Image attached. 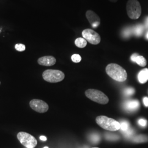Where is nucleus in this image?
<instances>
[{"label":"nucleus","mask_w":148,"mask_h":148,"mask_svg":"<svg viewBox=\"0 0 148 148\" xmlns=\"http://www.w3.org/2000/svg\"><path fill=\"white\" fill-rule=\"evenodd\" d=\"M106 73L112 79L118 82L125 81L127 78L126 71L117 64H108L106 67Z\"/></svg>","instance_id":"obj_1"},{"label":"nucleus","mask_w":148,"mask_h":148,"mask_svg":"<svg viewBox=\"0 0 148 148\" xmlns=\"http://www.w3.org/2000/svg\"><path fill=\"white\" fill-rule=\"evenodd\" d=\"M95 121L100 127L108 131H116L120 129V122L106 116L97 117Z\"/></svg>","instance_id":"obj_2"},{"label":"nucleus","mask_w":148,"mask_h":148,"mask_svg":"<svg viewBox=\"0 0 148 148\" xmlns=\"http://www.w3.org/2000/svg\"><path fill=\"white\" fill-rule=\"evenodd\" d=\"M42 77L43 79L48 82L57 83L63 80L65 75L60 70L48 69L43 73Z\"/></svg>","instance_id":"obj_3"},{"label":"nucleus","mask_w":148,"mask_h":148,"mask_svg":"<svg viewBox=\"0 0 148 148\" xmlns=\"http://www.w3.org/2000/svg\"><path fill=\"white\" fill-rule=\"evenodd\" d=\"M85 95L90 100L101 104L108 103V97L102 92L95 89H89L85 91Z\"/></svg>","instance_id":"obj_4"},{"label":"nucleus","mask_w":148,"mask_h":148,"mask_svg":"<svg viewBox=\"0 0 148 148\" xmlns=\"http://www.w3.org/2000/svg\"><path fill=\"white\" fill-rule=\"evenodd\" d=\"M126 10L128 16L132 19H137L142 13L141 5L137 0H128Z\"/></svg>","instance_id":"obj_5"},{"label":"nucleus","mask_w":148,"mask_h":148,"mask_svg":"<svg viewBox=\"0 0 148 148\" xmlns=\"http://www.w3.org/2000/svg\"><path fill=\"white\" fill-rule=\"evenodd\" d=\"M17 138L21 144L27 148H34L37 145L36 138L28 133L20 132L17 134Z\"/></svg>","instance_id":"obj_6"},{"label":"nucleus","mask_w":148,"mask_h":148,"mask_svg":"<svg viewBox=\"0 0 148 148\" xmlns=\"http://www.w3.org/2000/svg\"><path fill=\"white\" fill-rule=\"evenodd\" d=\"M83 38L92 45H98L101 41L100 35L98 33L90 29H86L82 33Z\"/></svg>","instance_id":"obj_7"},{"label":"nucleus","mask_w":148,"mask_h":148,"mask_svg":"<svg viewBox=\"0 0 148 148\" xmlns=\"http://www.w3.org/2000/svg\"><path fill=\"white\" fill-rule=\"evenodd\" d=\"M29 104L32 109L39 113H45L48 110L49 106L44 101L34 99L30 101Z\"/></svg>","instance_id":"obj_8"},{"label":"nucleus","mask_w":148,"mask_h":148,"mask_svg":"<svg viewBox=\"0 0 148 148\" xmlns=\"http://www.w3.org/2000/svg\"><path fill=\"white\" fill-rule=\"evenodd\" d=\"M86 16L90 25L93 28H97L101 24V19L95 12L88 10L86 12Z\"/></svg>","instance_id":"obj_9"},{"label":"nucleus","mask_w":148,"mask_h":148,"mask_svg":"<svg viewBox=\"0 0 148 148\" xmlns=\"http://www.w3.org/2000/svg\"><path fill=\"white\" fill-rule=\"evenodd\" d=\"M38 63L42 66H51L54 65L56 63V59L53 56H44L38 59Z\"/></svg>","instance_id":"obj_10"},{"label":"nucleus","mask_w":148,"mask_h":148,"mask_svg":"<svg viewBox=\"0 0 148 148\" xmlns=\"http://www.w3.org/2000/svg\"><path fill=\"white\" fill-rule=\"evenodd\" d=\"M139 102L137 100L127 101L124 104V108L127 111H133L137 110L139 107Z\"/></svg>","instance_id":"obj_11"},{"label":"nucleus","mask_w":148,"mask_h":148,"mask_svg":"<svg viewBox=\"0 0 148 148\" xmlns=\"http://www.w3.org/2000/svg\"><path fill=\"white\" fill-rule=\"evenodd\" d=\"M138 79L142 84L146 83L148 81V69L145 68L140 71L138 75Z\"/></svg>","instance_id":"obj_12"},{"label":"nucleus","mask_w":148,"mask_h":148,"mask_svg":"<svg viewBox=\"0 0 148 148\" xmlns=\"http://www.w3.org/2000/svg\"><path fill=\"white\" fill-rule=\"evenodd\" d=\"M132 140L133 142L135 143H145L148 142V137L146 135L140 134L133 138Z\"/></svg>","instance_id":"obj_13"},{"label":"nucleus","mask_w":148,"mask_h":148,"mask_svg":"<svg viewBox=\"0 0 148 148\" xmlns=\"http://www.w3.org/2000/svg\"><path fill=\"white\" fill-rule=\"evenodd\" d=\"M75 44L77 47L82 48L86 46L87 42L85 38L79 37L76 39V40L75 41Z\"/></svg>","instance_id":"obj_14"},{"label":"nucleus","mask_w":148,"mask_h":148,"mask_svg":"<svg viewBox=\"0 0 148 148\" xmlns=\"http://www.w3.org/2000/svg\"><path fill=\"white\" fill-rule=\"evenodd\" d=\"M134 62L137 64L138 65H139L142 67H144L147 65L146 59L142 56H139L138 55L137 57H136V58L135 59Z\"/></svg>","instance_id":"obj_15"},{"label":"nucleus","mask_w":148,"mask_h":148,"mask_svg":"<svg viewBox=\"0 0 148 148\" xmlns=\"http://www.w3.org/2000/svg\"><path fill=\"white\" fill-rule=\"evenodd\" d=\"M143 30H144V27L143 25L141 24H138L133 29L134 34L137 36H141L143 34Z\"/></svg>","instance_id":"obj_16"},{"label":"nucleus","mask_w":148,"mask_h":148,"mask_svg":"<svg viewBox=\"0 0 148 148\" xmlns=\"http://www.w3.org/2000/svg\"><path fill=\"white\" fill-rule=\"evenodd\" d=\"M120 129L122 131L125 132L127 130L129 129V123L127 121H122L121 122H120Z\"/></svg>","instance_id":"obj_17"},{"label":"nucleus","mask_w":148,"mask_h":148,"mask_svg":"<svg viewBox=\"0 0 148 148\" xmlns=\"http://www.w3.org/2000/svg\"><path fill=\"white\" fill-rule=\"evenodd\" d=\"M134 92H135V90L133 88H131V87L127 88L123 91L124 95L126 96H131L133 95L134 93Z\"/></svg>","instance_id":"obj_18"},{"label":"nucleus","mask_w":148,"mask_h":148,"mask_svg":"<svg viewBox=\"0 0 148 148\" xmlns=\"http://www.w3.org/2000/svg\"><path fill=\"white\" fill-rule=\"evenodd\" d=\"M71 60L74 63H79L81 60V57L79 54H74L71 56Z\"/></svg>","instance_id":"obj_19"},{"label":"nucleus","mask_w":148,"mask_h":148,"mask_svg":"<svg viewBox=\"0 0 148 148\" xmlns=\"http://www.w3.org/2000/svg\"><path fill=\"white\" fill-rule=\"evenodd\" d=\"M15 48L16 50L19 52H23L25 50V46L24 44H16L15 45Z\"/></svg>","instance_id":"obj_20"},{"label":"nucleus","mask_w":148,"mask_h":148,"mask_svg":"<svg viewBox=\"0 0 148 148\" xmlns=\"http://www.w3.org/2000/svg\"><path fill=\"white\" fill-rule=\"evenodd\" d=\"M91 138V140L93 142V143H97L99 141V139H100V137L97 135V134H93L92 136L90 137Z\"/></svg>","instance_id":"obj_21"},{"label":"nucleus","mask_w":148,"mask_h":148,"mask_svg":"<svg viewBox=\"0 0 148 148\" xmlns=\"http://www.w3.org/2000/svg\"><path fill=\"white\" fill-rule=\"evenodd\" d=\"M138 124L142 126V127H145L147 126V121L145 119H140L138 120Z\"/></svg>","instance_id":"obj_22"},{"label":"nucleus","mask_w":148,"mask_h":148,"mask_svg":"<svg viewBox=\"0 0 148 148\" xmlns=\"http://www.w3.org/2000/svg\"><path fill=\"white\" fill-rule=\"evenodd\" d=\"M131 30L130 28H127L126 30H125L123 32V36L125 37H128L131 35Z\"/></svg>","instance_id":"obj_23"},{"label":"nucleus","mask_w":148,"mask_h":148,"mask_svg":"<svg viewBox=\"0 0 148 148\" xmlns=\"http://www.w3.org/2000/svg\"><path fill=\"white\" fill-rule=\"evenodd\" d=\"M125 134L126 136H127V137H130V136H132L133 134V130H132V129H131V128H129V129H128V130H127L126 131H125Z\"/></svg>","instance_id":"obj_24"},{"label":"nucleus","mask_w":148,"mask_h":148,"mask_svg":"<svg viewBox=\"0 0 148 148\" xmlns=\"http://www.w3.org/2000/svg\"><path fill=\"white\" fill-rule=\"evenodd\" d=\"M143 103L146 107H148V98L145 97L143 98Z\"/></svg>","instance_id":"obj_25"},{"label":"nucleus","mask_w":148,"mask_h":148,"mask_svg":"<svg viewBox=\"0 0 148 148\" xmlns=\"http://www.w3.org/2000/svg\"><path fill=\"white\" fill-rule=\"evenodd\" d=\"M138 56V54H137V53H134V54H133L131 56V60H132V62H134L135 59L136 58V57H137Z\"/></svg>","instance_id":"obj_26"},{"label":"nucleus","mask_w":148,"mask_h":148,"mask_svg":"<svg viewBox=\"0 0 148 148\" xmlns=\"http://www.w3.org/2000/svg\"><path fill=\"white\" fill-rule=\"evenodd\" d=\"M145 27H146V29H148V16L145 19Z\"/></svg>","instance_id":"obj_27"},{"label":"nucleus","mask_w":148,"mask_h":148,"mask_svg":"<svg viewBox=\"0 0 148 148\" xmlns=\"http://www.w3.org/2000/svg\"><path fill=\"white\" fill-rule=\"evenodd\" d=\"M40 139L42 140V141H46L47 140V138H46V137H45V136H40Z\"/></svg>","instance_id":"obj_28"},{"label":"nucleus","mask_w":148,"mask_h":148,"mask_svg":"<svg viewBox=\"0 0 148 148\" xmlns=\"http://www.w3.org/2000/svg\"><path fill=\"white\" fill-rule=\"evenodd\" d=\"M110 1H111L112 2H116L117 0H109Z\"/></svg>","instance_id":"obj_29"},{"label":"nucleus","mask_w":148,"mask_h":148,"mask_svg":"<svg viewBox=\"0 0 148 148\" xmlns=\"http://www.w3.org/2000/svg\"><path fill=\"white\" fill-rule=\"evenodd\" d=\"M146 37H147V38L148 40V32H147V33L146 34Z\"/></svg>","instance_id":"obj_30"},{"label":"nucleus","mask_w":148,"mask_h":148,"mask_svg":"<svg viewBox=\"0 0 148 148\" xmlns=\"http://www.w3.org/2000/svg\"><path fill=\"white\" fill-rule=\"evenodd\" d=\"M43 148H49L48 147H44Z\"/></svg>","instance_id":"obj_31"},{"label":"nucleus","mask_w":148,"mask_h":148,"mask_svg":"<svg viewBox=\"0 0 148 148\" xmlns=\"http://www.w3.org/2000/svg\"><path fill=\"white\" fill-rule=\"evenodd\" d=\"M98 148V147H95V148Z\"/></svg>","instance_id":"obj_32"},{"label":"nucleus","mask_w":148,"mask_h":148,"mask_svg":"<svg viewBox=\"0 0 148 148\" xmlns=\"http://www.w3.org/2000/svg\"></svg>","instance_id":"obj_33"}]
</instances>
